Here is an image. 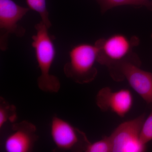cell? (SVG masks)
<instances>
[{"instance_id": "obj_15", "label": "cell", "mask_w": 152, "mask_h": 152, "mask_svg": "<svg viewBox=\"0 0 152 152\" xmlns=\"http://www.w3.org/2000/svg\"><path fill=\"white\" fill-rule=\"evenodd\" d=\"M151 38H152V34H151Z\"/></svg>"}, {"instance_id": "obj_1", "label": "cell", "mask_w": 152, "mask_h": 152, "mask_svg": "<svg viewBox=\"0 0 152 152\" xmlns=\"http://www.w3.org/2000/svg\"><path fill=\"white\" fill-rule=\"evenodd\" d=\"M139 43L137 37L129 38L121 34L99 39L94 44L98 50V63L107 67L112 77L118 82L119 69L123 63L131 62L141 65L140 59L133 52Z\"/></svg>"}, {"instance_id": "obj_9", "label": "cell", "mask_w": 152, "mask_h": 152, "mask_svg": "<svg viewBox=\"0 0 152 152\" xmlns=\"http://www.w3.org/2000/svg\"><path fill=\"white\" fill-rule=\"evenodd\" d=\"M12 132L6 139L5 149L8 152H27L37 139L36 127L26 121L13 125Z\"/></svg>"}, {"instance_id": "obj_13", "label": "cell", "mask_w": 152, "mask_h": 152, "mask_svg": "<svg viewBox=\"0 0 152 152\" xmlns=\"http://www.w3.org/2000/svg\"><path fill=\"white\" fill-rule=\"evenodd\" d=\"M87 152H112L113 147L109 136H105L100 140L87 145L85 150Z\"/></svg>"}, {"instance_id": "obj_7", "label": "cell", "mask_w": 152, "mask_h": 152, "mask_svg": "<svg viewBox=\"0 0 152 152\" xmlns=\"http://www.w3.org/2000/svg\"><path fill=\"white\" fill-rule=\"evenodd\" d=\"M135 63H123L118 71V82L126 79L129 85L147 104H152V73Z\"/></svg>"}, {"instance_id": "obj_10", "label": "cell", "mask_w": 152, "mask_h": 152, "mask_svg": "<svg viewBox=\"0 0 152 152\" xmlns=\"http://www.w3.org/2000/svg\"><path fill=\"white\" fill-rule=\"evenodd\" d=\"M103 12L110 9L125 5L145 7L152 11V0H96Z\"/></svg>"}, {"instance_id": "obj_5", "label": "cell", "mask_w": 152, "mask_h": 152, "mask_svg": "<svg viewBox=\"0 0 152 152\" xmlns=\"http://www.w3.org/2000/svg\"><path fill=\"white\" fill-rule=\"evenodd\" d=\"M29 8L19 5L13 0H0V48L7 49L9 35L17 37L24 35L26 30L18 25V22L29 11Z\"/></svg>"}, {"instance_id": "obj_11", "label": "cell", "mask_w": 152, "mask_h": 152, "mask_svg": "<svg viewBox=\"0 0 152 152\" xmlns=\"http://www.w3.org/2000/svg\"><path fill=\"white\" fill-rule=\"evenodd\" d=\"M26 3L30 10L37 12L40 16L42 21L48 28L52 26L47 10L46 0H26Z\"/></svg>"}, {"instance_id": "obj_8", "label": "cell", "mask_w": 152, "mask_h": 152, "mask_svg": "<svg viewBox=\"0 0 152 152\" xmlns=\"http://www.w3.org/2000/svg\"><path fill=\"white\" fill-rule=\"evenodd\" d=\"M133 103L132 94L127 89L113 91L110 87H104L96 96V103L101 110L110 111L121 118L125 117L130 111Z\"/></svg>"}, {"instance_id": "obj_3", "label": "cell", "mask_w": 152, "mask_h": 152, "mask_svg": "<svg viewBox=\"0 0 152 152\" xmlns=\"http://www.w3.org/2000/svg\"><path fill=\"white\" fill-rule=\"evenodd\" d=\"M98 62V50L94 45L81 44L73 48L69 61L64 67L66 76L77 83H88L94 80L98 73L95 66Z\"/></svg>"}, {"instance_id": "obj_6", "label": "cell", "mask_w": 152, "mask_h": 152, "mask_svg": "<svg viewBox=\"0 0 152 152\" xmlns=\"http://www.w3.org/2000/svg\"><path fill=\"white\" fill-rule=\"evenodd\" d=\"M50 132L53 141L61 149L85 151L90 143L85 133L57 116L52 119Z\"/></svg>"}, {"instance_id": "obj_14", "label": "cell", "mask_w": 152, "mask_h": 152, "mask_svg": "<svg viewBox=\"0 0 152 152\" xmlns=\"http://www.w3.org/2000/svg\"><path fill=\"white\" fill-rule=\"evenodd\" d=\"M151 105V110L148 117L145 119L141 132V138L146 144L152 140V104Z\"/></svg>"}, {"instance_id": "obj_2", "label": "cell", "mask_w": 152, "mask_h": 152, "mask_svg": "<svg viewBox=\"0 0 152 152\" xmlns=\"http://www.w3.org/2000/svg\"><path fill=\"white\" fill-rule=\"evenodd\" d=\"M36 34L33 36L32 46L35 52L36 59L41 74L38 79L40 89L49 93H57L61 85L59 79L50 73L56 51L54 44L49 35L48 28L41 21L35 25Z\"/></svg>"}, {"instance_id": "obj_12", "label": "cell", "mask_w": 152, "mask_h": 152, "mask_svg": "<svg viewBox=\"0 0 152 152\" xmlns=\"http://www.w3.org/2000/svg\"><path fill=\"white\" fill-rule=\"evenodd\" d=\"M17 118L15 107L7 104L2 99L0 104V128L7 122H13Z\"/></svg>"}, {"instance_id": "obj_4", "label": "cell", "mask_w": 152, "mask_h": 152, "mask_svg": "<svg viewBox=\"0 0 152 152\" xmlns=\"http://www.w3.org/2000/svg\"><path fill=\"white\" fill-rule=\"evenodd\" d=\"M146 114L120 124L110 137L113 152H143L147 150V144L141 138L142 126Z\"/></svg>"}]
</instances>
